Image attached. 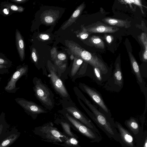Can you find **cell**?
I'll return each mask as SVG.
<instances>
[{
	"mask_svg": "<svg viewBox=\"0 0 147 147\" xmlns=\"http://www.w3.org/2000/svg\"><path fill=\"white\" fill-rule=\"evenodd\" d=\"M34 132L43 141L56 145H60L69 138L53 126L51 122L35 127Z\"/></svg>",
	"mask_w": 147,
	"mask_h": 147,
	"instance_id": "1",
	"label": "cell"
},
{
	"mask_svg": "<svg viewBox=\"0 0 147 147\" xmlns=\"http://www.w3.org/2000/svg\"><path fill=\"white\" fill-rule=\"evenodd\" d=\"M67 46L73 55L81 59L85 62L89 64L93 67L98 68L104 74L107 72L106 66L97 56L93 55L74 42H68L67 43Z\"/></svg>",
	"mask_w": 147,
	"mask_h": 147,
	"instance_id": "2",
	"label": "cell"
},
{
	"mask_svg": "<svg viewBox=\"0 0 147 147\" xmlns=\"http://www.w3.org/2000/svg\"><path fill=\"white\" fill-rule=\"evenodd\" d=\"M33 90L35 96L46 109L51 110L54 105V96L52 91L41 80L36 77L34 78Z\"/></svg>",
	"mask_w": 147,
	"mask_h": 147,
	"instance_id": "3",
	"label": "cell"
},
{
	"mask_svg": "<svg viewBox=\"0 0 147 147\" xmlns=\"http://www.w3.org/2000/svg\"><path fill=\"white\" fill-rule=\"evenodd\" d=\"M74 89L78 98L81 99L84 102L94 115V117H93L94 120L110 134L114 136L113 129L104 115L99 111L86 98L78 88L74 87Z\"/></svg>",
	"mask_w": 147,
	"mask_h": 147,
	"instance_id": "4",
	"label": "cell"
},
{
	"mask_svg": "<svg viewBox=\"0 0 147 147\" xmlns=\"http://www.w3.org/2000/svg\"><path fill=\"white\" fill-rule=\"evenodd\" d=\"M48 67L52 85L55 91L63 99L67 100L70 98V96L61 80L57 74L53 65L48 63Z\"/></svg>",
	"mask_w": 147,
	"mask_h": 147,
	"instance_id": "5",
	"label": "cell"
},
{
	"mask_svg": "<svg viewBox=\"0 0 147 147\" xmlns=\"http://www.w3.org/2000/svg\"><path fill=\"white\" fill-rule=\"evenodd\" d=\"M16 102L24 110L25 112L35 119L38 115L46 113L47 111L35 102L21 98L15 99Z\"/></svg>",
	"mask_w": 147,
	"mask_h": 147,
	"instance_id": "6",
	"label": "cell"
},
{
	"mask_svg": "<svg viewBox=\"0 0 147 147\" xmlns=\"http://www.w3.org/2000/svg\"><path fill=\"white\" fill-rule=\"evenodd\" d=\"M64 116L67 121L71 125L73 129L78 131L80 133L88 138L94 141H97V136L91 129L83 124L68 113Z\"/></svg>",
	"mask_w": 147,
	"mask_h": 147,
	"instance_id": "7",
	"label": "cell"
},
{
	"mask_svg": "<svg viewBox=\"0 0 147 147\" xmlns=\"http://www.w3.org/2000/svg\"><path fill=\"white\" fill-rule=\"evenodd\" d=\"M28 71V67L27 65L17 66L16 71L12 75L7 85L5 87V90L9 93H16L20 88V87H16V82L22 76L27 75Z\"/></svg>",
	"mask_w": 147,
	"mask_h": 147,
	"instance_id": "8",
	"label": "cell"
},
{
	"mask_svg": "<svg viewBox=\"0 0 147 147\" xmlns=\"http://www.w3.org/2000/svg\"><path fill=\"white\" fill-rule=\"evenodd\" d=\"M80 88L86 93L105 112L109 113V110L105 105L100 95L96 91L84 84H79Z\"/></svg>",
	"mask_w": 147,
	"mask_h": 147,
	"instance_id": "9",
	"label": "cell"
},
{
	"mask_svg": "<svg viewBox=\"0 0 147 147\" xmlns=\"http://www.w3.org/2000/svg\"><path fill=\"white\" fill-rule=\"evenodd\" d=\"M65 109L69 114L91 129L93 126L90 120L77 107L73 106L65 107Z\"/></svg>",
	"mask_w": 147,
	"mask_h": 147,
	"instance_id": "10",
	"label": "cell"
},
{
	"mask_svg": "<svg viewBox=\"0 0 147 147\" xmlns=\"http://www.w3.org/2000/svg\"><path fill=\"white\" fill-rule=\"evenodd\" d=\"M59 11L57 10H46L41 15V21L42 23L47 25L53 24L59 18Z\"/></svg>",
	"mask_w": 147,
	"mask_h": 147,
	"instance_id": "11",
	"label": "cell"
},
{
	"mask_svg": "<svg viewBox=\"0 0 147 147\" xmlns=\"http://www.w3.org/2000/svg\"><path fill=\"white\" fill-rule=\"evenodd\" d=\"M86 29L88 32L93 33H113L118 30V28L102 24H98Z\"/></svg>",
	"mask_w": 147,
	"mask_h": 147,
	"instance_id": "12",
	"label": "cell"
},
{
	"mask_svg": "<svg viewBox=\"0 0 147 147\" xmlns=\"http://www.w3.org/2000/svg\"><path fill=\"white\" fill-rule=\"evenodd\" d=\"M115 124L120 132L121 138L124 142L131 147H133V138L132 135L120 123L116 122Z\"/></svg>",
	"mask_w": 147,
	"mask_h": 147,
	"instance_id": "13",
	"label": "cell"
},
{
	"mask_svg": "<svg viewBox=\"0 0 147 147\" xmlns=\"http://www.w3.org/2000/svg\"><path fill=\"white\" fill-rule=\"evenodd\" d=\"M16 45L19 53L20 60L23 61L25 59V47L23 38L18 29L16 32Z\"/></svg>",
	"mask_w": 147,
	"mask_h": 147,
	"instance_id": "14",
	"label": "cell"
},
{
	"mask_svg": "<svg viewBox=\"0 0 147 147\" xmlns=\"http://www.w3.org/2000/svg\"><path fill=\"white\" fill-rule=\"evenodd\" d=\"M85 6L84 3H83L78 7L69 19L61 27V29L62 30H64L65 29L71 26L76 21L81 14L85 7Z\"/></svg>",
	"mask_w": 147,
	"mask_h": 147,
	"instance_id": "15",
	"label": "cell"
},
{
	"mask_svg": "<svg viewBox=\"0 0 147 147\" xmlns=\"http://www.w3.org/2000/svg\"><path fill=\"white\" fill-rule=\"evenodd\" d=\"M102 21L107 24L117 27H128V23L125 20L107 17L104 18Z\"/></svg>",
	"mask_w": 147,
	"mask_h": 147,
	"instance_id": "16",
	"label": "cell"
},
{
	"mask_svg": "<svg viewBox=\"0 0 147 147\" xmlns=\"http://www.w3.org/2000/svg\"><path fill=\"white\" fill-rule=\"evenodd\" d=\"M128 54L133 71L138 82L142 83L143 82L142 79L138 63L132 54L129 52H128Z\"/></svg>",
	"mask_w": 147,
	"mask_h": 147,
	"instance_id": "17",
	"label": "cell"
},
{
	"mask_svg": "<svg viewBox=\"0 0 147 147\" xmlns=\"http://www.w3.org/2000/svg\"><path fill=\"white\" fill-rule=\"evenodd\" d=\"M60 124L63 130V133L69 137H74L77 139L78 138L77 136L71 131V127L73 128L71 125L67 121L59 120L57 122Z\"/></svg>",
	"mask_w": 147,
	"mask_h": 147,
	"instance_id": "18",
	"label": "cell"
},
{
	"mask_svg": "<svg viewBox=\"0 0 147 147\" xmlns=\"http://www.w3.org/2000/svg\"><path fill=\"white\" fill-rule=\"evenodd\" d=\"M18 137V133H11L0 142V147H8L13 143Z\"/></svg>",
	"mask_w": 147,
	"mask_h": 147,
	"instance_id": "19",
	"label": "cell"
},
{
	"mask_svg": "<svg viewBox=\"0 0 147 147\" xmlns=\"http://www.w3.org/2000/svg\"><path fill=\"white\" fill-rule=\"evenodd\" d=\"M113 76L115 84L121 86L123 84V79L121 70L118 63L116 65Z\"/></svg>",
	"mask_w": 147,
	"mask_h": 147,
	"instance_id": "20",
	"label": "cell"
},
{
	"mask_svg": "<svg viewBox=\"0 0 147 147\" xmlns=\"http://www.w3.org/2000/svg\"><path fill=\"white\" fill-rule=\"evenodd\" d=\"M5 113L2 112L0 115V140L6 133L8 125L5 119Z\"/></svg>",
	"mask_w": 147,
	"mask_h": 147,
	"instance_id": "21",
	"label": "cell"
},
{
	"mask_svg": "<svg viewBox=\"0 0 147 147\" xmlns=\"http://www.w3.org/2000/svg\"><path fill=\"white\" fill-rule=\"evenodd\" d=\"M83 62V61L82 59L75 56L70 72V74L72 77L74 76L76 74Z\"/></svg>",
	"mask_w": 147,
	"mask_h": 147,
	"instance_id": "22",
	"label": "cell"
},
{
	"mask_svg": "<svg viewBox=\"0 0 147 147\" xmlns=\"http://www.w3.org/2000/svg\"><path fill=\"white\" fill-rule=\"evenodd\" d=\"M125 124L135 134H136L139 132V125L136 120L133 118H131L126 120Z\"/></svg>",
	"mask_w": 147,
	"mask_h": 147,
	"instance_id": "23",
	"label": "cell"
},
{
	"mask_svg": "<svg viewBox=\"0 0 147 147\" xmlns=\"http://www.w3.org/2000/svg\"><path fill=\"white\" fill-rule=\"evenodd\" d=\"M60 145L65 147H81L77 139L74 137H69Z\"/></svg>",
	"mask_w": 147,
	"mask_h": 147,
	"instance_id": "24",
	"label": "cell"
},
{
	"mask_svg": "<svg viewBox=\"0 0 147 147\" xmlns=\"http://www.w3.org/2000/svg\"><path fill=\"white\" fill-rule=\"evenodd\" d=\"M89 42L96 47L102 49L104 48V42L98 36H92L90 38Z\"/></svg>",
	"mask_w": 147,
	"mask_h": 147,
	"instance_id": "25",
	"label": "cell"
},
{
	"mask_svg": "<svg viewBox=\"0 0 147 147\" xmlns=\"http://www.w3.org/2000/svg\"><path fill=\"white\" fill-rule=\"evenodd\" d=\"M4 6L14 11L22 12L24 10V8L21 6H18L12 4H6Z\"/></svg>",
	"mask_w": 147,
	"mask_h": 147,
	"instance_id": "26",
	"label": "cell"
},
{
	"mask_svg": "<svg viewBox=\"0 0 147 147\" xmlns=\"http://www.w3.org/2000/svg\"><path fill=\"white\" fill-rule=\"evenodd\" d=\"M140 38L145 49H147V38L146 34L144 33H142L140 36Z\"/></svg>",
	"mask_w": 147,
	"mask_h": 147,
	"instance_id": "27",
	"label": "cell"
},
{
	"mask_svg": "<svg viewBox=\"0 0 147 147\" xmlns=\"http://www.w3.org/2000/svg\"><path fill=\"white\" fill-rule=\"evenodd\" d=\"M93 68L94 74L97 79L99 81H101L102 78L101 75V71L97 67H93Z\"/></svg>",
	"mask_w": 147,
	"mask_h": 147,
	"instance_id": "28",
	"label": "cell"
},
{
	"mask_svg": "<svg viewBox=\"0 0 147 147\" xmlns=\"http://www.w3.org/2000/svg\"><path fill=\"white\" fill-rule=\"evenodd\" d=\"M89 36V33L87 29L84 27H83L82 30L79 34V37L82 39L86 38Z\"/></svg>",
	"mask_w": 147,
	"mask_h": 147,
	"instance_id": "29",
	"label": "cell"
},
{
	"mask_svg": "<svg viewBox=\"0 0 147 147\" xmlns=\"http://www.w3.org/2000/svg\"><path fill=\"white\" fill-rule=\"evenodd\" d=\"M125 2L128 4L134 3L137 5H138L140 7H141V10L142 11V13H143V11L142 10V5L141 4V3L140 1V0H123V1Z\"/></svg>",
	"mask_w": 147,
	"mask_h": 147,
	"instance_id": "30",
	"label": "cell"
},
{
	"mask_svg": "<svg viewBox=\"0 0 147 147\" xmlns=\"http://www.w3.org/2000/svg\"><path fill=\"white\" fill-rule=\"evenodd\" d=\"M0 65L5 66L8 68L11 67V63L5 59L0 58Z\"/></svg>",
	"mask_w": 147,
	"mask_h": 147,
	"instance_id": "31",
	"label": "cell"
},
{
	"mask_svg": "<svg viewBox=\"0 0 147 147\" xmlns=\"http://www.w3.org/2000/svg\"><path fill=\"white\" fill-rule=\"evenodd\" d=\"M9 73L8 68L6 66L0 65V74H5Z\"/></svg>",
	"mask_w": 147,
	"mask_h": 147,
	"instance_id": "32",
	"label": "cell"
},
{
	"mask_svg": "<svg viewBox=\"0 0 147 147\" xmlns=\"http://www.w3.org/2000/svg\"><path fill=\"white\" fill-rule=\"evenodd\" d=\"M31 56L34 61L37 63L38 61V57L36 54V50L34 48H33L32 49Z\"/></svg>",
	"mask_w": 147,
	"mask_h": 147,
	"instance_id": "33",
	"label": "cell"
},
{
	"mask_svg": "<svg viewBox=\"0 0 147 147\" xmlns=\"http://www.w3.org/2000/svg\"><path fill=\"white\" fill-rule=\"evenodd\" d=\"M51 58L53 59H55L57 57V53L56 48L55 47L51 49Z\"/></svg>",
	"mask_w": 147,
	"mask_h": 147,
	"instance_id": "34",
	"label": "cell"
},
{
	"mask_svg": "<svg viewBox=\"0 0 147 147\" xmlns=\"http://www.w3.org/2000/svg\"><path fill=\"white\" fill-rule=\"evenodd\" d=\"M105 37L106 41L109 44L111 43L113 40V38L111 35H105Z\"/></svg>",
	"mask_w": 147,
	"mask_h": 147,
	"instance_id": "35",
	"label": "cell"
},
{
	"mask_svg": "<svg viewBox=\"0 0 147 147\" xmlns=\"http://www.w3.org/2000/svg\"><path fill=\"white\" fill-rule=\"evenodd\" d=\"M57 58L60 60L63 61L65 60L66 58V55L64 53H60L57 55Z\"/></svg>",
	"mask_w": 147,
	"mask_h": 147,
	"instance_id": "36",
	"label": "cell"
},
{
	"mask_svg": "<svg viewBox=\"0 0 147 147\" xmlns=\"http://www.w3.org/2000/svg\"><path fill=\"white\" fill-rule=\"evenodd\" d=\"M39 37L40 39L43 40H47L49 38V36L46 34H41Z\"/></svg>",
	"mask_w": 147,
	"mask_h": 147,
	"instance_id": "37",
	"label": "cell"
},
{
	"mask_svg": "<svg viewBox=\"0 0 147 147\" xmlns=\"http://www.w3.org/2000/svg\"><path fill=\"white\" fill-rule=\"evenodd\" d=\"M143 60L145 62H146L147 60V49L144 50L142 54Z\"/></svg>",
	"mask_w": 147,
	"mask_h": 147,
	"instance_id": "38",
	"label": "cell"
},
{
	"mask_svg": "<svg viewBox=\"0 0 147 147\" xmlns=\"http://www.w3.org/2000/svg\"><path fill=\"white\" fill-rule=\"evenodd\" d=\"M12 1L17 3H23L25 2L26 0H13Z\"/></svg>",
	"mask_w": 147,
	"mask_h": 147,
	"instance_id": "39",
	"label": "cell"
},
{
	"mask_svg": "<svg viewBox=\"0 0 147 147\" xmlns=\"http://www.w3.org/2000/svg\"><path fill=\"white\" fill-rule=\"evenodd\" d=\"M3 12L5 14H8L9 13V10L8 9H4L3 10Z\"/></svg>",
	"mask_w": 147,
	"mask_h": 147,
	"instance_id": "40",
	"label": "cell"
},
{
	"mask_svg": "<svg viewBox=\"0 0 147 147\" xmlns=\"http://www.w3.org/2000/svg\"><path fill=\"white\" fill-rule=\"evenodd\" d=\"M144 147H147V139L146 138Z\"/></svg>",
	"mask_w": 147,
	"mask_h": 147,
	"instance_id": "41",
	"label": "cell"
},
{
	"mask_svg": "<svg viewBox=\"0 0 147 147\" xmlns=\"http://www.w3.org/2000/svg\"><path fill=\"white\" fill-rule=\"evenodd\" d=\"M1 77H0V82L1 81Z\"/></svg>",
	"mask_w": 147,
	"mask_h": 147,
	"instance_id": "42",
	"label": "cell"
},
{
	"mask_svg": "<svg viewBox=\"0 0 147 147\" xmlns=\"http://www.w3.org/2000/svg\"><path fill=\"white\" fill-rule=\"evenodd\" d=\"M1 93H0V95H1Z\"/></svg>",
	"mask_w": 147,
	"mask_h": 147,
	"instance_id": "43",
	"label": "cell"
}]
</instances>
